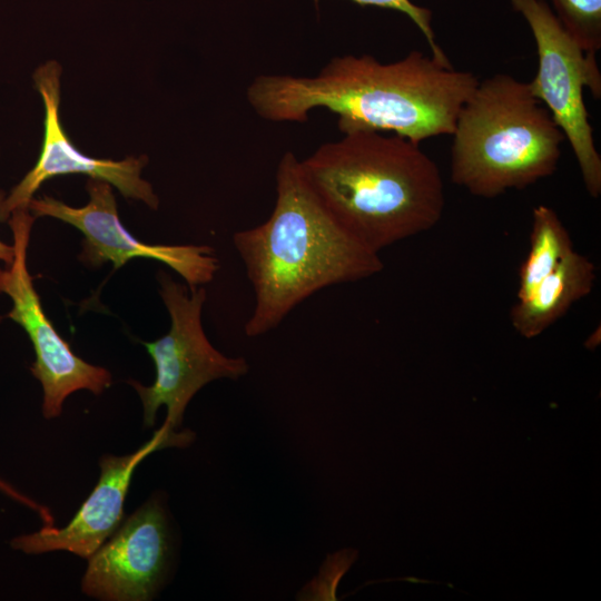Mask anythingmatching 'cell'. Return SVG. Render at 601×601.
I'll use <instances>...</instances> for the list:
<instances>
[{"label": "cell", "mask_w": 601, "mask_h": 601, "mask_svg": "<svg viewBox=\"0 0 601 601\" xmlns=\"http://www.w3.org/2000/svg\"><path fill=\"white\" fill-rule=\"evenodd\" d=\"M477 78L449 59L413 50L382 63L370 55L332 58L317 75H260L247 88L254 111L270 121L305 122L314 108L338 116L337 127L393 132L420 144L452 135Z\"/></svg>", "instance_id": "1"}, {"label": "cell", "mask_w": 601, "mask_h": 601, "mask_svg": "<svg viewBox=\"0 0 601 601\" xmlns=\"http://www.w3.org/2000/svg\"><path fill=\"white\" fill-rule=\"evenodd\" d=\"M255 305L244 326L248 337L275 329L318 290L380 273L384 264L325 210L286 151L276 170V201L266 221L233 236Z\"/></svg>", "instance_id": "2"}, {"label": "cell", "mask_w": 601, "mask_h": 601, "mask_svg": "<svg viewBox=\"0 0 601 601\" xmlns=\"http://www.w3.org/2000/svg\"><path fill=\"white\" fill-rule=\"evenodd\" d=\"M343 135L299 162L318 201L348 235L380 254L439 223L444 185L420 144L378 131Z\"/></svg>", "instance_id": "3"}, {"label": "cell", "mask_w": 601, "mask_h": 601, "mask_svg": "<svg viewBox=\"0 0 601 601\" xmlns=\"http://www.w3.org/2000/svg\"><path fill=\"white\" fill-rule=\"evenodd\" d=\"M452 136V181L484 198L551 176L564 139L529 82L506 73L479 81Z\"/></svg>", "instance_id": "4"}, {"label": "cell", "mask_w": 601, "mask_h": 601, "mask_svg": "<svg viewBox=\"0 0 601 601\" xmlns=\"http://www.w3.org/2000/svg\"><path fill=\"white\" fill-rule=\"evenodd\" d=\"M159 294L170 316L168 333L154 342H141L154 361L156 377L145 386L129 380L144 407V425L152 427L160 406L167 407L165 424L181 426L187 404L207 383L218 378L237 380L249 365L244 357H228L208 341L201 324L206 289L189 288L159 272Z\"/></svg>", "instance_id": "5"}, {"label": "cell", "mask_w": 601, "mask_h": 601, "mask_svg": "<svg viewBox=\"0 0 601 601\" xmlns=\"http://www.w3.org/2000/svg\"><path fill=\"white\" fill-rule=\"evenodd\" d=\"M526 19L535 40L538 72L529 82L531 91L550 111L575 155L588 193L601 194V157L583 100L588 87L601 96V75L595 55L587 53L564 30L542 0H512Z\"/></svg>", "instance_id": "6"}, {"label": "cell", "mask_w": 601, "mask_h": 601, "mask_svg": "<svg viewBox=\"0 0 601 601\" xmlns=\"http://www.w3.org/2000/svg\"><path fill=\"white\" fill-rule=\"evenodd\" d=\"M33 220L28 208L16 209L8 219L14 257L7 268L0 269V293L12 302L7 317L24 329L33 346L36 361L30 371L43 390V416L51 420L61 414L62 404L71 393L80 390L102 393L111 385V374L80 358L45 314L27 267Z\"/></svg>", "instance_id": "7"}, {"label": "cell", "mask_w": 601, "mask_h": 601, "mask_svg": "<svg viewBox=\"0 0 601 601\" xmlns=\"http://www.w3.org/2000/svg\"><path fill=\"white\" fill-rule=\"evenodd\" d=\"M86 189L89 201L75 208L53 197L32 198L28 209L32 216H49L72 225L83 234L79 259L91 267L110 262L122 267L132 258L159 260L179 274L189 288L211 282L219 269L210 246L149 245L134 237L120 223L110 184L90 178Z\"/></svg>", "instance_id": "8"}, {"label": "cell", "mask_w": 601, "mask_h": 601, "mask_svg": "<svg viewBox=\"0 0 601 601\" xmlns=\"http://www.w3.org/2000/svg\"><path fill=\"white\" fill-rule=\"evenodd\" d=\"M60 66L48 61L33 73L35 87L45 105L43 141L33 168L0 200V221L12 211L28 208L33 194L48 179L70 174H82L115 186L122 196L144 201L157 209L159 200L151 185L140 177L147 157L122 160L98 159L78 150L66 135L59 118Z\"/></svg>", "instance_id": "9"}, {"label": "cell", "mask_w": 601, "mask_h": 601, "mask_svg": "<svg viewBox=\"0 0 601 601\" xmlns=\"http://www.w3.org/2000/svg\"><path fill=\"white\" fill-rule=\"evenodd\" d=\"M169 555L166 511L151 497L88 559L82 592L106 601L150 600L164 581Z\"/></svg>", "instance_id": "10"}, {"label": "cell", "mask_w": 601, "mask_h": 601, "mask_svg": "<svg viewBox=\"0 0 601 601\" xmlns=\"http://www.w3.org/2000/svg\"><path fill=\"white\" fill-rule=\"evenodd\" d=\"M191 440L190 431L177 433L164 424L134 453L102 455L98 482L70 522L62 528L49 524L32 534L18 536L12 546L29 554L67 551L89 559L120 525L125 499L139 463L159 449L186 446Z\"/></svg>", "instance_id": "11"}, {"label": "cell", "mask_w": 601, "mask_h": 601, "mask_svg": "<svg viewBox=\"0 0 601 601\" xmlns=\"http://www.w3.org/2000/svg\"><path fill=\"white\" fill-rule=\"evenodd\" d=\"M595 278L594 264L571 252L529 295L518 299L511 311L513 328L525 338L536 337L589 295Z\"/></svg>", "instance_id": "12"}, {"label": "cell", "mask_w": 601, "mask_h": 601, "mask_svg": "<svg viewBox=\"0 0 601 601\" xmlns=\"http://www.w3.org/2000/svg\"><path fill=\"white\" fill-rule=\"evenodd\" d=\"M530 238V250L520 269L518 299L529 295L574 250L566 228L556 213L545 205L533 209Z\"/></svg>", "instance_id": "13"}, {"label": "cell", "mask_w": 601, "mask_h": 601, "mask_svg": "<svg viewBox=\"0 0 601 601\" xmlns=\"http://www.w3.org/2000/svg\"><path fill=\"white\" fill-rule=\"evenodd\" d=\"M558 20L587 53L601 48V0H552Z\"/></svg>", "instance_id": "14"}, {"label": "cell", "mask_w": 601, "mask_h": 601, "mask_svg": "<svg viewBox=\"0 0 601 601\" xmlns=\"http://www.w3.org/2000/svg\"><path fill=\"white\" fill-rule=\"evenodd\" d=\"M319 0H314L317 3ZM359 6H374L380 8L394 9L403 12L418 27L425 36L432 51V56L440 59H447L444 51L437 46L435 36L431 27L430 10L412 3L410 0H352Z\"/></svg>", "instance_id": "15"}, {"label": "cell", "mask_w": 601, "mask_h": 601, "mask_svg": "<svg viewBox=\"0 0 601 601\" xmlns=\"http://www.w3.org/2000/svg\"><path fill=\"white\" fill-rule=\"evenodd\" d=\"M3 197L2 194H0V200ZM14 257V249L13 246H10L3 242L0 240V260L4 262L7 265L11 264Z\"/></svg>", "instance_id": "16"}]
</instances>
